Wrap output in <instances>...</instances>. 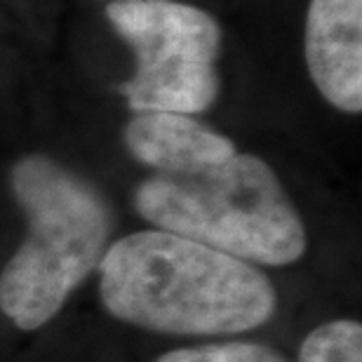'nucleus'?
<instances>
[{
  "label": "nucleus",
  "instance_id": "nucleus-1",
  "mask_svg": "<svg viewBox=\"0 0 362 362\" xmlns=\"http://www.w3.org/2000/svg\"><path fill=\"white\" fill-rule=\"evenodd\" d=\"M99 275L108 313L163 334L255 329L271 320L278 303L255 264L160 228L113 243Z\"/></svg>",
  "mask_w": 362,
  "mask_h": 362
},
{
  "label": "nucleus",
  "instance_id": "nucleus-2",
  "mask_svg": "<svg viewBox=\"0 0 362 362\" xmlns=\"http://www.w3.org/2000/svg\"><path fill=\"white\" fill-rule=\"evenodd\" d=\"M10 186L28 219V235L0 273V310L31 332L52 320L99 269L111 212L97 188L45 156L21 158Z\"/></svg>",
  "mask_w": 362,
  "mask_h": 362
},
{
  "label": "nucleus",
  "instance_id": "nucleus-3",
  "mask_svg": "<svg viewBox=\"0 0 362 362\" xmlns=\"http://www.w3.org/2000/svg\"><path fill=\"white\" fill-rule=\"evenodd\" d=\"M134 205L160 230L255 266H289L306 252V228L278 175L250 153L181 175L156 172Z\"/></svg>",
  "mask_w": 362,
  "mask_h": 362
},
{
  "label": "nucleus",
  "instance_id": "nucleus-4",
  "mask_svg": "<svg viewBox=\"0 0 362 362\" xmlns=\"http://www.w3.org/2000/svg\"><path fill=\"white\" fill-rule=\"evenodd\" d=\"M106 17L136 54L120 88L136 113H202L219 94L221 31L212 14L172 0H115Z\"/></svg>",
  "mask_w": 362,
  "mask_h": 362
},
{
  "label": "nucleus",
  "instance_id": "nucleus-5",
  "mask_svg": "<svg viewBox=\"0 0 362 362\" xmlns=\"http://www.w3.org/2000/svg\"><path fill=\"white\" fill-rule=\"evenodd\" d=\"M306 64L332 106L362 111V0H310Z\"/></svg>",
  "mask_w": 362,
  "mask_h": 362
},
{
  "label": "nucleus",
  "instance_id": "nucleus-6",
  "mask_svg": "<svg viewBox=\"0 0 362 362\" xmlns=\"http://www.w3.org/2000/svg\"><path fill=\"white\" fill-rule=\"evenodd\" d=\"M125 144L158 175L202 170L238 153L230 139L181 113H136L125 129Z\"/></svg>",
  "mask_w": 362,
  "mask_h": 362
},
{
  "label": "nucleus",
  "instance_id": "nucleus-7",
  "mask_svg": "<svg viewBox=\"0 0 362 362\" xmlns=\"http://www.w3.org/2000/svg\"><path fill=\"white\" fill-rule=\"evenodd\" d=\"M299 362H362V327L356 320H334L303 339Z\"/></svg>",
  "mask_w": 362,
  "mask_h": 362
},
{
  "label": "nucleus",
  "instance_id": "nucleus-8",
  "mask_svg": "<svg viewBox=\"0 0 362 362\" xmlns=\"http://www.w3.org/2000/svg\"><path fill=\"white\" fill-rule=\"evenodd\" d=\"M158 362H287V360L266 344L230 341V344L200 346V349H179L165 353Z\"/></svg>",
  "mask_w": 362,
  "mask_h": 362
}]
</instances>
